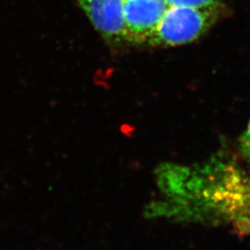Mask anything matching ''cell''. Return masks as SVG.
Returning a JSON list of instances; mask_svg holds the SVG:
<instances>
[{
	"mask_svg": "<svg viewBox=\"0 0 250 250\" xmlns=\"http://www.w3.org/2000/svg\"><path fill=\"white\" fill-rule=\"evenodd\" d=\"M169 6H185L197 9H214L218 0H167Z\"/></svg>",
	"mask_w": 250,
	"mask_h": 250,
	"instance_id": "obj_4",
	"label": "cell"
},
{
	"mask_svg": "<svg viewBox=\"0 0 250 250\" xmlns=\"http://www.w3.org/2000/svg\"><path fill=\"white\" fill-rule=\"evenodd\" d=\"M93 25L111 41L126 39L124 0H78Z\"/></svg>",
	"mask_w": 250,
	"mask_h": 250,
	"instance_id": "obj_3",
	"label": "cell"
},
{
	"mask_svg": "<svg viewBox=\"0 0 250 250\" xmlns=\"http://www.w3.org/2000/svg\"><path fill=\"white\" fill-rule=\"evenodd\" d=\"M213 9L170 6L147 40L152 45H178L202 36L215 20Z\"/></svg>",
	"mask_w": 250,
	"mask_h": 250,
	"instance_id": "obj_1",
	"label": "cell"
},
{
	"mask_svg": "<svg viewBox=\"0 0 250 250\" xmlns=\"http://www.w3.org/2000/svg\"><path fill=\"white\" fill-rule=\"evenodd\" d=\"M241 149L243 153L250 159V123L246 133L243 134L241 138Z\"/></svg>",
	"mask_w": 250,
	"mask_h": 250,
	"instance_id": "obj_5",
	"label": "cell"
},
{
	"mask_svg": "<svg viewBox=\"0 0 250 250\" xmlns=\"http://www.w3.org/2000/svg\"><path fill=\"white\" fill-rule=\"evenodd\" d=\"M169 7L167 0H124L126 40L147 41Z\"/></svg>",
	"mask_w": 250,
	"mask_h": 250,
	"instance_id": "obj_2",
	"label": "cell"
}]
</instances>
